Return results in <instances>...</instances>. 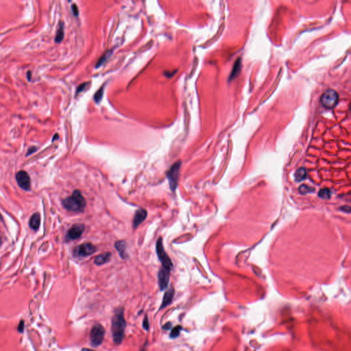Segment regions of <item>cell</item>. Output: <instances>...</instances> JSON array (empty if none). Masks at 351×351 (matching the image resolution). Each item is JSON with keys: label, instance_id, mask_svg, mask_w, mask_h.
Listing matches in <instances>:
<instances>
[{"label": "cell", "instance_id": "obj_1", "mask_svg": "<svg viewBox=\"0 0 351 351\" xmlns=\"http://www.w3.org/2000/svg\"><path fill=\"white\" fill-rule=\"evenodd\" d=\"M126 327V320L124 318V310L123 308L117 309L112 318L111 331L114 342L119 345L124 338L125 329Z\"/></svg>", "mask_w": 351, "mask_h": 351}, {"label": "cell", "instance_id": "obj_2", "mask_svg": "<svg viewBox=\"0 0 351 351\" xmlns=\"http://www.w3.org/2000/svg\"><path fill=\"white\" fill-rule=\"evenodd\" d=\"M64 208L70 212L82 213L86 206V200L80 191H74L71 196L62 202Z\"/></svg>", "mask_w": 351, "mask_h": 351}, {"label": "cell", "instance_id": "obj_3", "mask_svg": "<svg viewBox=\"0 0 351 351\" xmlns=\"http://www.w3.org/2000/svg\"><path fill=\"white\" fill-rule=\"evenodd\" d=\"M156 249L157 255H158L160 263L162 264L163 267L165 268V269L170 271H171V270L173 269V263L171 262L170 258L167 255L165 250L164 249L163 245V239L161 237H159V239L157 240Z\"/></svg>", "mask_w": 351, "mask_h": 351}, {"label": "cell", "instance_id": "obj_4", "mask_svg": "<svg viewBox=\"0 0 351 351\" xmlns=\"http://www.w3.org/2000/svg\"><path fill=\"white\" fill-rule=\"evenodd\" d=\"M339 100V95L333 89H327L320 98V102L324 108L331 109L334 108Z\"/></svg>", "mask_w": 351, "mask_h": 351}, {"label": "cell", "instance_id": "obj_5", "mask_svg": "<svg viewBox=\"0 0 351 351\" xmlns=\"http://www.w3.org/2000/svg\"><path fill=\"white\" fill-rule=\"evenodd\" d=\"M181 166V160H178L171 167L167 173V177L168 178V181H169L170 187L171 191H175V189L177 187Z\"/></svg>", "mask_w": 351, "mask_h": 351}, {"label": "cell", "instance_id": "obj_6", "mask_svg": "<svg viewBox=\"0 0 351 351\" xmlns=\"http://www.w3.org/2000/svg\"><path fill=\"white\" fill-rule=\"evenodd\" d=\"M105 330L101 324H97L92 328L90 333L91 343L93 346H98L102 344L104 339Z\"/></svg>", "mask_w": 351, "mask_h": 351}, {"label": "cell", "instance_id": "obj_7", "mask_svg": "<svg viewBox=\"0 0 351 351\" xmlns=\"http://www.w3.org/2000/svg\"><path fill=\"white\" fill-rule=\"evenodd\" d=\"M96 251L95 246L91 243H84L77 246L74 250V256L78 257H89Z\"/></svg>", "mask_w": 351, "mask_h": 351}, {"label": "cell", "instance_id": "obj_8", "mask_svg": "<svg viewBox=\"0 0 351 351\" xmlns=\"http://www.w3.org/2000/svg\"><path fill=\"white\" fill-rule=\"evenodd\" d=\"M16 181L18 185L25 191H30L31 181L30 175L26 171L21 170L16 174Z\"/></svg>", "mask_w": 351, "mask_h": 351}, {"label": "cell", "instance_id": "obj_9", "mask_svg": "<svg viewBox=\"0 0 351 351\" xmlns=\"http://www.w3.org/2000/svg\"><path fill=\"white\" fill-rule=\"evenodd\" d=\"M84 231V226L82 224H76L71 226V228L68 231L65 237V240L67 242L73 241L79 239Z\"/></svg>", "mask_w": 351, "mask_h": 351}, {"label": "cell", "instance_id": "obj_10", "mask_svg": "<svg viewBox=\"0 0 351 351\" xmlns=\"http://www.w3.org/2000/svg\"><path fill=\"white\" fill-rule=\"evenodd\" d=\"M170 272L165 268L161 267L158 273V281L160 289L161 291L165 290L168 286L170 281Z\"/></svg>", "mask_w": 351, "mask_h": 351}, {"label": "cell", "instance_id": "obj_11", "mask_svg": "<svg viewBox=\"0 0 351 351\" xmlns=\"http://www.w3.org/2000/svg\"><path fill=\"white\" fill-rule=\"evenodd\" d=\"M147 216H148V212L146 210L142 208L137 210L135 214L133 221H132V227L134 228H137L142 222H144Z\"/></svg>", "mask_w": 351, "mask_h": 351}, {"label": "cell", "instance_id": "obj_12", "mask_svg": "<svg viewBox=\"0 0 351 351\" xmlns=\"http://www.w3.org/2000/svg\"><path fill=\"white\" fill-rule=\"evenodd\" d=\"M174 292H175L173 287H170V289H167V291L164 294L163 302L162 304H161L160 309H164L165 307H166L167 306L169 305V304L172 302V300L174 298Z\"/></svg>", "mask_w": 351, "mask_h": 351}, {"label": "cell", "instance_id": "obj_13", "mask_svg": "<svg viewBox=\"0 0 351 351\" xmlns=\"http://www.w3.org/2000/svg\"><path fill=\"white\" fill-rule=\"evenodd\" d=\"M41 224V216L38 213H35L31 216L29 221V226L31 229L37 231L38 230Z\"/></svg>", "mask_w": 351, "mask_h": 351}, {"label": "cell", "instance_id": "obj_14", "mask_svg": "<svg viewBox=\"0 0 351 351\" xmlns=\"http://www.w3.org/2000/svg\"><path fill=\"white\" fill-rule=\"evenodd\" d=\"M115 248L117 249V252H119L120 256L122 258V259H126L128 257L127 253H126V243L124 241H118L115 243Z\"/></svg>", "mask_w": 351, "mask_h": 351}, {"label": "cell", "instance_id": "obj_15", "mask_svg": "<svg viewBox=\"0 0 351 351\" xmlns=\"http://www.w3.org/2000/svg\"><path fill=\"white\" fill-rule=\"evenodd\" d=\"M110 257H111V254H110V252L103 253V254H102V255H99L98 256H97L95 258L94 263L96 265H98V266L103 265V264H104L105 263L108 262V261L110 259Z\"/></svg>", "mask_w": 351, "mask_h": 351}, {"label": "cell", "instance_id": "obj_16", "mask_svg": "<svg viewBox=\"0 0 351 351\" xmlns=\"http://www.w3.org/2000/svg\"><path fill=\"white\" fill-rule=\"evenodd\" d=\"M64 38V23L60 22L58 25V30L56 31V37H55V41L57 43H60L63 40Z\"/></svg>", "mask_w": 351, "mask_h": 351}, {"label": "cell", "instance_id": "obj_17", "mask_svg": "<svg viewBox=\"0 0 351 351\" xmlns=\"http://www.w3.org/2000/svg\"><path fill=\"white\" fill-rule=\"evenodd\" d=\"M112 52H113L112 50H108V51H106L104 53V54L100 57V58L98 60V61L95 65V67L99 68L100 66H102V64L105 63L106 60L108 59L109 57L112 54Z\"/></svg>", "mask_w": 351, "mask_h": 351}, {"label": "cell", "instance_id": "obj_18", "mask_svg": "<svg viewBox=\"0 0 351 351\" xmlns=\"http://www.w3.org/2000/svg\"><path fill=\"white\" fill-rule=\"evenodd\" d=\"M104 86L102 87H100L98 91H96V93L94 95V100L96 103H99V102L101 101L102 99V97L104 95Z\"/></svg>", "mask_w": 351, "mask_h": 351}, {"label": "cell", "instance_id": "obj_19", "mask_svg": "<svg viewBox=\"0 0 351 351\" xmlns=\"http://www.w3.org/2000/svg\"><path fill=\"white\" fill-rule=\"evenodd\" d=\"M182 330V327L181 326H176V327H175L172 328V330H171V333H170V338H176L179 336L181 333V331Z\"/></svg>", "mask_w": 351, "mask_h": 351}, {"label": "cell", "instance_id": "obj_20", "mask_svg": "<svg viewBox=\"0 0 351 351\" xmlns=\"http://www.w3.org/2000/svg\"><path fill=\"white\" fill-rule=\"evenodd\" d=\"M306 171L303 168H301V169L298 170L297 171V172L296 174V180L298 181H301L303 180H304V178L306 177Z\"/></svg>", "mask_w": 351, "mask_h": 351}, {"label": "cell", "instance_id": "obj_21", "mask_svg": "<svg viewBox=\"0 0 351 351\" xmlns=\"http://www.w3.org/2000/svg\"><path fill=\"white\" fill-rule=\"evenodd\" d=\"M330 196H331V192L328 189H327L321 190L319 193V196L323 199H328L330 198Z\"/></svg>", "mask_w": 351, "mask_h": 351}, {"label": "cell", "instance_id": "obj_22", "mask_svg": "<svg viewBox=\"0 0 351 351\" xmlns=\"http://www.w3.org/2000/svg\"><path fill=\"white\" fill-rule=\"evenodd\" d=\"M88 85V83H82L81 84L80 86H78V88H77V91H76V94H78L79 93L82 92V91H84L85 88L87 87V86Z\"/></svg>", "mask_w": 351, "mask_h": 351}, {"label": "cell", "instance_id": "obj_23", "mask_svg": "<svg viewBox=\"0 0 351 351\" xmlns=\"http://www.w3.org/2000/svg\"><path fill=\"white\" fill-rule=\"evenodd\" d=\"M71 10H72L74 15L75 17H78V15H79V11H78V8L76 4H75V3L72 4V6H71Z\"/></svg>", "mask_w": 351, "mask_h": 351}, {"label": "cell", "instance_id": "obj_24", "mask_svg": "<svg viewBox=\"0 0 351 351\" xmlns=\"http://www.w3.org/2000/svg\"><path fill=\"white\" fill-rule=\"evenodd\" d=\"M143 327H144V328L145 329V330H147V331H148L149 329V327H150L149 321H148V318L147 316L145 317L144 321H143Z\"/></svg>", "mask_w": 351, "mask_h": 351}, {"label": "cell", "instance_id": "obj_25", "mask_svg": "<svg viewBox=\"0 0 351 351\" xmlns=\"http://www.w3.org/2000/svg\"><path fill=\"white\" fill-rule=\"evenodd\" d=\"M37 147H35V146L30 147V148L29 149H28V152H27V154H26V156H30V155H32V154H33L34 152H35L36 151H37Z\"/></svg>", "mask_w": 351, "mask_h": 351}, {"label": "cell", "instance_id": "obj_26", "mask_svg": "<svg viewBox=\"0 0 351 351\" xmlns=\"http://www.w3.org/2000/svg\"><path fill=\"white\" fill-rule=\"evenodd\" d=\"M176 71H177V70L174 71V72H170V71H166V72H165L164 74H165V76L167 77V78H171V77H173V76H174V74H175V73H176Z\"/></svg>", "mask_w": 351, "mask_h": 351}, {"label": "cell", "instance_id": "obj_27", "mask_svg": "<svg viewBox=\"0 0 351 351\" xmlns=\"http://www.w3.org/2000/svg\"><path fill=\"white\" fill-rule=\"evenodd\" d=\"M171 328V322H167L164 326H163V328L164 330H170V329Z\"/></svg>", "mask_w": 351, "mask_h": 351}, {"label": "cell", "instance_id": "obj_28", "mask_svg": "<svg viewBox=\"0 0 351 351\" xmlns=\"http://www.w3.org/2000/svg\"><path fill=\"white\" fill-rule=\"evenodd\" d=\"M31 76H32V73L30 71H28V73H27V78L28 81H30L31 80Z\"/></svg>", "mask_w": 351, "mask_h": 351}, {"label": "cell", "instance_id": "obj_29", "mask_svg": "<svg viewBox=\"0 0 351 351\" xmlns=\"http://www.w3.org/2000/svg\"><path fill=\"white\" fill-rule=\"evenodd\" d=\"M58 139V134H56L54 136H53V139H52V141L56 140V139Z\"/></svg>", "mask_w": 351, "mask_h": 351}, {"label": "cell", "instance_id": "obj_30", "mask_svg": "<svg viewBox=\"0 0 351 351\" xmlns=\"http://www.w3.org/2000/svg\"><path fill=\"white\" fill-rule=\"evenodd\" d=\"M82 351H95L94 350H91V349H89V348H82Z\"/></svg>", "mask_w": 351, "mask_h": 351}, {"label": "cell", "instance_id": "obj_31", "mask_svg": "<svg viewBox=\"0 0 351 351\" xmlns=\"http://www.w3.org/2000/svg\"><path fill=\"white\" fill-rule=\"evenodd\" d=\"M141 351H145V348H142Z\"/></svg>", "mask_w": 351, "mask_h": 351}, {"label": "cell", "instance_id": "obj_32", "mask_svg": "<svg viewBox=\"0 0 351 351\" xmlns=\"http://www.w3.org/2000/svg\"><path fill=\"white\" fill-rule=\"evenodd\" d=\"M0 245H1V240H0Z\"/></svg>", "mask_w": 351, "mask_h": 351}]
</instances>
